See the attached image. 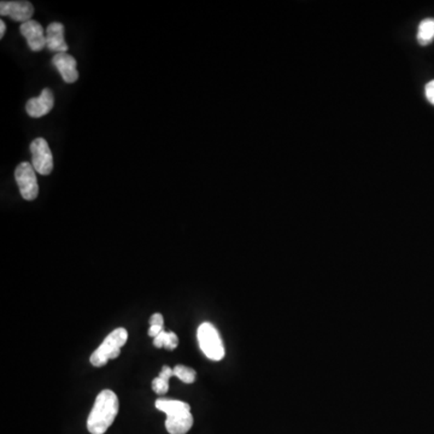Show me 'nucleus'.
<instances>
[{
  "instance_id": "obj_1",
  "label": "nucleus",
  "mask_w": 434,
  "mask_h": 434,
  "mask_svg": "<svg viewBox=\"0 0 434 434\" xmlns=\"http://www.w3.org/2000/svg\"><path fill=\"white\" fill-rule=\"evenodd\" d=\"M120 409L117 394L111 389H104L97 396L93 409L87 420L91 434H104L111 427Z\"/></svg>"
},
{
  "instance_id": "obj_2",
  "label": "nucleus",
  "mask_w": 434,
  "mask_h": 434,
  "mask_svg": "<svg viewBox=\"0 0 434 434\" xmlns=\"http://www.w3.org/2000/svg\"><path fill=\"white\" fill-rule=\"evenodd\" d=\"M156 408L166 415V428L169 434H186L192 428L193 417L189 404L175 399H157Z\"/></svg>"
},
{
  "instance_id": "obj_3",
  "label": "nucleus",
  "mask_w": 434,
  "mask_h": 434,
  "mask_svg": "<svg viewBox=\"0 0 434 434\" xmlns=\"http://www.w3.org/2000/svg\"><path fill=\"white\" fill-rule=\"evenodd\" d=\"M128 339V332L125 328H116L112 331L98 349L91 356L90 361L94 367H103L110 359H115L121 354V349Z\"/></svg>"
},
{
  "instance_id": "obj_4",
  "label": "nucleus",
  "mask_w": 434,
  "mask_h": 434,
  "mask_svg": "<svg viewBox=\"0 0 434 434\" xmlns=\"http://www.w3.org/2000/svg\"><path fill=\"white\" fill-rule=\"evenodd\" d=\"M197 336L201 350L206 357L215 362L224 357V341L219 336V331L211 323H202L198 328Z\"/></svg>"
},
{
  "instance_id": "obj_5",
  "label": "nucleus",
  "mask_w": 434,
  "mask_h": 434,
  "mask_svg": "<svg viewBox=\"0 0 434 434\" xmlns=\"http://www.w3.org/2000/svg\"><path fill=\"white\" fill-rule=\"evenodd\" d=\"M36 173L34 166L29 162L20 163L15 171V179L20 188V192L26 201H34L39 194V185Z\"/></svg>"
},
{
  "instance_id": "obj_6",
  "label": "nucleus",
  "mask_w": 434,
  "mask_h": 434,
  "mask_svg": "<svg viewBox=\"0 0 434 434\" xmlns=\"http://www.w3.org/2000/svg\"><path fill=\"white\" fill-rule=\"evenodd\" d=\"M31 164L36 173L41 175L51 174L54 169V157L49 144L44 138H38L31 144Z\"/></svg>"
},
{
  "instance_id": "obj_7",
  "label": "nucleus",
  "mask_w": 434,
  "mask_h": 434,
  "mask_svg": "<svg viewBox=\"0 0 434 434\" xmlns=\"http://www.w3.org/2000/svg\"><path fill=\"white\" fill-rule=\"evenodd\" d=\"M0 15L13 18L17 22L26 23L31 21L34 15V6L27 0H13L0 3Z\"/></svg>"
},
{
  "instance_id": "obj_8",
  "label": "nucleus",
  "mask_w": 434,
  "mask_h": 434,
  "mask_svg": "<svg viewBox=\"0 0 434 434\" xmlns=\"http://www.w3.org/2000/svg\"><path fill=\"white\" fill-rule=\"evenodd\" d=\"M54 92L49 88H45V90H42L39 97L28 100L27 104H26V111L31 117L40 118V117L47 115L54 108Z\"/></svg>"
},
{
  "instance_id": "obj_9",
  "label": "nucleus",
  "mask_w": 434,
  "mask_h": 434,
  "mask_svg": "<svg viewBox=\"0 0 434 434\" xmlns=\"http://www.w3.org/2000/svg\"><path fill=\"white\" fill-rule=\"evenodd\" d=\"M21 34L27 39L28 46L34 52H40L46 47V34L39 22L31 20L21 24Z\"/></svg>"
},
{
  "instance_id": "obj_10",
  "label": "nucleus",
  "mask_w": 434,
  "mask_h": 434,
  "mask_svg": "<svg viewBox=\"0 0 434 434\" xmlns=\"http://www.w3.org/2000/svg\"><path fill=\"white\" fill-rule=\"evenodd\" d=\"M54 67L57 68L63 80L67 84H74L79 79L77 69V59L68 54H57L52 59Z\"/></svg>"
},
{
  "instance_id": "obj_11",
  "label": "nucleus",
  "mask_w": 434,
  "mask_h": 434,
  "mask_svg": "<svg viewBox=\"0 0 434 434\" xmlns=\"http://www.w3.org/2000/svg\"><path fill=\"white\" fill-rule=\"evenodd\" d=\"M46 47L52 52L67 54L69 47L64 39V26L62 23H51L46 29Z\"/></svg>"
},
{
  "instance_id": "obj_12",
  "label": "nucleus",
  "mask_w": 434,
  "mask_h": 434,
  "mask_svg": "<svg viewBox=\"0 0 434 434\" xmlns=\"http://www.w3.org/2000/svg\"><path fill=\"white\" fill-rule=\"evenodd\" d=\"M434 40V18H425L419 24L417 41L422 46L430 45Z\"/></svg>"
},
{
  "instance_id": "obj_13",
  "label": "nucleus",
  "mask_w": 434,
  "mask_h": 434,
  "mask_svg": "<svg viewBox=\"0 0 434 434\" xmlns=\"http://www.w3.org/2000/svg\"><path fill=\"white\" fill-rule=\"evenodd\" d=\"M153 345L158 349L164 348V349L169 350V351H173L179 345V338L175 334L174 332L163 331L156 338H153Z\"/></svg>"
},
{
  "instance_id": "obj_14",
  "label": "nucleus",
  "mask_w": 434,
  "mask_h": 434,
  "mask_svg": "<svg viewBox=\"0 0 434 434\" xmlns=\"http://www.w3.org/2000/svg\"><path fill=\"white\" fill-rule=\"evenodd\" d=\"M173 371H174V376L179 378L180 380L184 381L185 384H193L197 378L196 371L192 368L186 367V366H181V364L175 366Z\"/></svg>"
},
{
  "instance_id": "obj_15",
  "label": "nucleus",
  "mask_w": 434,
  "mask_h": 434,
  "mask_svg": "<svg viewBox=\"0 0 434 434\" xmlns=\"http://www.w3.org/2000/svg\"><path fill=\"white\" fill-rule=\"evenodd\" d=\"M153 389L158 394H164L169 391V381L164 380L162 378H156L153 381Z\"/></svg>"
},
{
  "instance_id": "obj_16",
  "label": "nucleus",
  "mask_w": 434,
  "mask_h": 434,
  "mask_svg": "<svg viewBox=\"0 0 434 434\" xmlns=\"http://www.w3.org/2000/svg\"><path fill=\"white\" fill-rule=\"evenodd\" d=\"M426 98L434 105V80L430 81L425 87Z\"/></svg>"
},
{
  "instance_id": "obj_17",
  "label": "nucleus",
  "mask_w": 434,
  "mask_h": 434,
  "mask_svg": "<svg viewBox=\"0 0 434 434\" xmlns=\"http://www.w3.org/2000/svg\"><path fill=\"white\" fill-rule=\"evenodd\" d=\"M158 376L162 378V379H164V380L169 381L171 376H174V371L171 367H168V366H163Z\"/></svg>"
},
{
  "instance_id": "obj_18",
  "label": "nucleus",
  "mask_w": 434,
  "mask_h": 434,
  "mask_svg": "<svg viewBox=\"0 0 434 434\" xmlns=\"http://www.w3.org/2000/svg\"><path fill=\"white\" fill-rule=\"evenodd\" d=\"M163 323H164V320H163L162 313H153V318L150 320V325H151V326H163Z\"/></svg>"
},
{
  "instance_id": "obj_19",
  "label": "nucleus",
  "mask_w": 434,
  "mask_h": 434,
  "mask_svg": "<svg viewBox=\"0 0 434 434\" xmlns=\"http://www.w3.org/2000/svg\"><path fill=\"white\" fill-rule=\"evenodd\" d=\"M163 331H164V330H163V326H151L150 327V330H148V336L156 338V336Z\"/></svg>"
},
{
  "instance_id": "obj_20",
  "label": "nucleus",
  "mask_w": 434,
  "mask_h": 434,
  "mask_svg": "<svg viewBox=\"0 0 434 434\" xmlns=\"http://www.w3.org/2000/svg\"><path fill=\"white\" fill-rule=\"evenodd\" d=\"M6 31V26H5L4 21H0V38H3Z\"/></svg>"
}]
</instances>
